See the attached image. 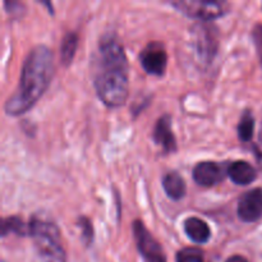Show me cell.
Segmentation results:
<instances>
[{"label": "cell", "mask_w": 262, "mask_h": 262, "mask_svg": "<svg viewBox=\"0 0 262 262\" xmlns=\"http://www.w3.org/2000/svg\"><path fill=\"white\" fill-rule=\"evenodd\" d=\"M253 132H255V118L250 110H246L238 124V137L242 142H250L253 137Z\"/></svg>", "instance_id": "16"}, {"label": "cell", "mask_w": 262, "mask_h": 262, "mask_svg": "<svg viewBox=\"0 0 262 262\" xmlns=\"http://www.w3.org/2000/svg\"><path fill=\"white\" fill-rule=\"evenodd\" d=\"M184 232L188 235L189 239L193 241L194 243H199V245H204L211 237V230L210 227L207 225V223H205L204 220L200 219V217H188L184 222Z\"/></svg>", "instance_id": "12"}, {"label": "cell", "mask_w": 262, "mask_h": 262, "mask_svg": "<svg viewBox=\"0 0 262 262\" xmlns=\"http://www.w3.org/2000/svg\"><path fill=\"white\" fill-rule=\"evenodd\" d=\"M140 61L142 68L148 74L163 76L168 64V54L163 43L152 41L142 49L140 54Z\"/></svg>", "instance_id": "6"}, {"label": "cell", "mask_w": 262, "mask_h": 262, "mask_svg": "<svg viewBox=\"0 0 262 262\" xmlns=\"http://www.w3.org/2000/svg\"><path fill=\"white\" fill-rule=\"evenodd\" d=\"M163 187L165 193L171 200H181L186 194V182L182 178L181 174L176 173V171L165 174V177L163 178Z\"/></svg>", "instance_id": "13"}, {"label": "cell", "mask_w": 262, "mask_h": 262, "mask_svg": "<svg viewBox=\"0 0 262 262\" xmlns=\"http://www.w3.org/2000/svg\"><path fill=\"white\" fill-rule=\"evenodd\" d=\"M225 262H248L247 260H246L245 257H243V256H239V255H234V256H232V257H229L228 258L227 261Z\"/></svg>", "instance_id": "21"}, {"label": "cell", "mask_w": 262, "mask_h": 262, "mask_svg": "<svg viewBox=\"0 0 262 262\" xmlns=\"http://www.w3.org/2000/svg\"><path fill=\"white\" fill-rule=\"evenodd\" d=\"M228 170L215 161H202L193 168V181L201 187H212L219 184L225 178Z\"/></svg>", "instance_id": "8"}, {"label": "cell", "mask_w": 262, "mask_h": 262, "mask_svg": "<svg viewBox=\"0 0 262 262\" xmlns=\"http://www.w3.org/2000/svg\"><path fill=\"white\" fill-rule=\"evenodd\" d=\"M78 227L82 229V237H83L84 243L87 246L91 245V242L94 241V228H92L91 222H90L89 217L81 216L78 219Z\"/></svg>", "instance_id": "18"}, {"label": "cell", "mask_w": 262, "mask_h": 262, "mask_svg": "<svg viewBox=\"0 0 262 262\" xmlns=\"http://www.w3.org/2000/svg\"><path fill=\"white\" fill-rule=\"evenodd\" d=\"M99 99L106 106L118 107L128 97V61L122 43L114 37H104L99 46V68L94 79Z\"/></svg>", "instance_id": "2"}, {"label": "cell", "mask_w": 262, "mask_h": 262, "mask_svg": "<svg viewBox=\"0 0 262 262\" xmlns=\"http://www.w3.org/2000/svg\"><path fill=\"white\" fill-rule=\"evenodd\" d=\"M8 233H15L19 237L30 235V225L26 224L20 217L10 216L2 220V235L5 237Z\"/></svg>", "instance_id": "15"}, {"label": "cell", "mask_w": 262, "mask_h": 262, "mask_svg": "<svg viewBox=\"0 0 262 262\" xmlns=\"http://www.w3.org/2000/svg\"><path fill=\"white\" fill-rule=\"evenodd\" d=\"M252 38H253V42H255L256 50H257L258 58H260L262 63V23H257V25L253 27Z\"/></svg>", "instance_id": "19"}, {"label": "cell", "mask_w": 262, "mask_h": 262, "mask_svg": "<svg viewBox=\"0 0 262 262\" xmlns=\"http://www.w3.org/2000/svg\"><path fill=\"white\" fill-rule=\"evenodd\" d=\"M154 141L161 146L165 154L177 151L176 136L171 130V117L169 114L163 115L156 122L155 128H154Z\"/></svg>", "instance_id": "9"}, {"label": "cell", "mask_w": 262, "mask_h": 262, "mask_svg": "<svg viewBox=\"0 0 262 262\" xmlns=\"http://www.w3.org/2000/svg\"><path fill=\"white\" fill-rule=\"evenodd\" d=\"M197 48L199 54L204 60L210 61L216 54L217 37L214 27L211 26H200L197 27Z\"/></svg>", "instance_id": "10"}, {"label": "cell", "mask_w": 262, "mask_h": 262, "mask_svg": "<svg viewBox=\"0 0 262 262\" xmlns=\"http://www.w3.org/2000/svg\"><path fill=\"white\" fill-rule=\"evenodd\" d=\"M133 234H135L136 245L138 251L147 262H166L165 253L161 248L160 243L154 238V235L146 229L142 222L136 220L132 224Z\"/></svg>", "instance_id": "5"}, {"label": "cell", "mask_w": 262, "mask_h": 262, "mask_svg": "<svg viewBox=\"0 0 262 262\" xmlns=\"http://www.w3.org/2000/svg\"><path fill=\"white\" fill-rule=\"evenodd\" d=\"M228 176L233 183L238 186H247L257 178V171L250 163L243 160L234 161L228 166Z\"/></svg>", "instance_id": "11"}, {"label": "cell", "mask_w": 262, "mask_h": 262, "mask_svg": "<svg viewBox=\"0 0 262 262\" xmlns=\"http://www.w3.org/2000/svg\"><path fill=\"white\" fill-rule=\"evenodd\" d=\"M53 72V51L45 45L35 46L25 59L18 87L5 102L7 114L18 117L30 110L48 90Z\"/></svg>", "instance_id": "1"}, {"label": "cell", "mask_w": 262, "mask_h": 262, "mask_svg": "<svg viewBox=\"0 0 262 262\" xmlns=\"http://www.w3.org/2000/svg\"><path fill=\"white\" fill-rule=\"evenodd\" d=\"M28 225L37 262H67L60 232L54 223L32 217Z\"/></svg>", "instance_id": "3"}, {"label": "cell", "mask_w": 262, "mask_h": 262, "mask_svg": "<svg viewBox=\"0 0 262 262\" xmlns=\"http://www.w3.org/2000/svg\"><path fill=\"white\" fill-rule=\"evenodd\" d=\"M177 262H205L204 252L199 248H183L177 255Z\"/></svg>", "instance_id": "17"}, {"label": "cell", "mask_w": 262, "mask_h": 262, "mask_svg": "<svg viewBox=\"0 0 262 262\" xmlns=\"http://www.w3.org/2000/svg\"><path fill=\"white\" fill-rule=\"evenodd\" d=\"M238 216L245 223H255L262 217V188H253L239 199Z\"/></svg>", "instance_id": "7"}, {"label": "cell", "mask_w": 262, "mask_h": 262, "mask_svg": "<svg viewBox=\"0 0 262 262\" xmlns=\"http://www.w3.org/2000/svg\"><path fill=\"white\" fill-rule=\"evenodd\" d=\"M260 143H261V147L256 146L255 147V155L257 158L258 163H260L261 168H262V124H261V129H260Z\"/></svg>", "instance_id": "20"}, {"label": "cell", "mask_w": 262, "mask_h": 262, "mask_svg": "<svg viewBox=\"0 0 262 262\" xmlns=\"http://www.w3.org/2000/svg\"><path fill=\"white\" fill-rule=\"evenodd\" d=\"M177 10L187 17L201 20H211L222 17L229 9L227 2H199V0H181L171 3Z\"/></svg>", "instance_id": "4"}, {"label": "cell", "mask_w": 262, "mask_h": 262, "mask_svg": "<svg viewBox=\"0 0 262 262\" xmlns=\"http://www.w3.org/2000/svg\"><path fill=\"white\" fill-rule=\"evenodd\" d=\"M78 46V35L73 31H69L64 35L60 43V60L64 66H69L76 55Z\"/></svg>", "instance_id": "14"}]
</instances>
